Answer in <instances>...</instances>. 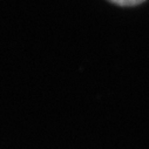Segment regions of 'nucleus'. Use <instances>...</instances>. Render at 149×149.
<instances>
[{
	"mask_svg": "<svg viewBox=\"0 0 149 149\" xmlns=\"http://www.w3.org/2000/svg\"><path fill=\"white\" fill-rule=\"evenodd\" d=\"M109 3L118 5V6H123V7H132V6H136L140 5L142 3H144L146 0H108Z\"/></svg>",
	"mask_w": 149,
	"mask_h": 149,
	"instance_id": "nucleus-1",
	"label": "nucleus"
}]
</instances>
